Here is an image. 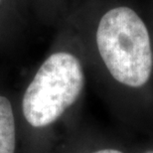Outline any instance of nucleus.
<instances>
[{
    "label": "nucleus",
    "mask_w": 153,
    "mask_h": 153,
    "mask_svg": "<svg viewBox=\"0 0 153 153\" xmlns=\"http://www.w3.org/2000/svg\"><path fill=\"white\" fill-rule=\"evenodd\" d=\"M100 55L120 84L140 88L150 78L153 56L148 30L135 11L116 7L103 15L97 30Z\"/></svg>",
    "instance_id": "obj_1"
},
{
    "label": "nucleus",
    "mask_w": 153,
    "mask_h": 153,
    "mask_svg": "<svg viewBox=\"0 0 153 153\" xmlns=\"http://www.w3.org/2000/svg\"><path fill=\"white\" fill-rule=\"evenodd\" d=\"M84 82L82 65L74 55H51L24 94L22 111L26 120L35 127L53 123L78 100Z\"/></svg>",
    "instance_id": "obj_2"
},
{
    "label": "nucleus",
    "mask_w": 153,
    "mask_h": 153,
    "mask_svg": "<svg viewBox=\"0 0 153 153\" xmlns=\"http://www.w3.org/2000/svg\"><path fill=\"white\" fill-rule=\"evenodd\" d=\"M15 120L10 102L0 96V153H14Z\"/></svg>",
    "instance_id": "obj_3"
},
{
    "label": "nucleus",
    "mask_w": 153,
    "mask_h": 153,
    "mask_svg": "<svg viewBox=\"0 0 153 153\" xmlns=\"http://www.w3.org/2000/svg\"><path fill=\"white\" fill-rule=\"evenodd\" d=\"M94 153H123L119 150H115V149H102V150L94 152Z\"/></svg>",
    "instance_id": "obj_4"
},
{
    "label": "nucleus",
    "mask_w": 153,
    "mask_h": 153,
    "mask_svg": "<svg viewBox=\"0 0 153 153\" xmlns=\"http://www.w3.org/2000/svg\"><path fill=\"white\" fill-rule=\"evenodd\" d=\"M150 153H151V152H150ZM152 153H153V152H152Z\"/></svg>",
    "instance_id": "obj_5"
},
{
    "label": "nucleus",
    "mask_w": 153,
    "mask_h": 153,
    "mask_svg": "<svg viewBox=\"0 0 153 153\" xmlns=\"http://www.w3.org/2000/svg\"><path fill=\"white\" fill-rule=\"evenodd\" d=\"M0 1H1V0H0Z\"/></svg>",
    "instance_id": "obj_6"
}]
</instances>
